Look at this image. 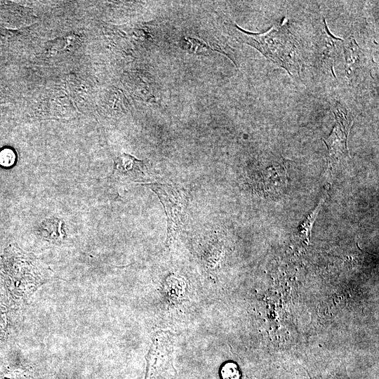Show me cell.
Segmentation results:
<instances>
[{"instance_id": "6da1fadb", "label": "cell", "mask_w": 379, "mask_h": 379, "mask_svg": "<svg viewBox=\"0 0 379 379\" xmlns=\"http://www.w3.org/2000/svg\"><path fill=\"white\" fill-rule=\"evenodd\" d=\"M225 25L229 34L237 41L256 48L291 77L299 75L300 60L286 19L262 34L246 32L232 22Z\"/></svg>"}, {"instance_id": "7a4b0ae2", "label": "cell", "mask_w": 379, "mask_h": 379, "mask_svg": "<svg viewBox=\"0 0 379 379\" xmlns=\"http://www.w3.org/2000/svg\"><path fill=\"white\" fill-rule=\"evenodd\" d=\"M2 260L6 286L18 301L29 298L53 275L47 265L15 244H11L4 250Z\"/></svg>"}, {"instance_id": "3957f363", "label": "cell", "mask_w": 379, "mask_h": 379, "mask_svg": "<svg viewBox=\"0 0 379 379\" xmlns=\"http://www.w3.org/2000/svg\"><path fill=\"white\" fill-rule=\"evenodd\" d=\"M159 197L167 218L166 242L170 244L180 230L188 201V193L178 185L152 182L145 184Z\"/></svg>"}, {"instance_id": "277c9868", "label": "cell", "mask_w": 379, "mask_h": 379, "mask_svg": "<svg viewBox=\"0 0 379 379\" xmlns=\"http://www.w3.org/2000/svg\"><path fill=\"white\" fill-rule=\"evenodd\" d=\"M173 352L172 335L167 331L157 332L147 356L145 379H175Z\"/></svg>"}, {"instance_id": "5b68a950", "label": "cell", "mask_w": 379, "mask_h": 379, "mask_svg": "<svg viewBox=\"0 0 379 379\" xmlns=\"http://www.w3.org/2000/svg\"><path fill=\"white\" fill-rule=\"evenodd\" d=\"M335 123L331 135L324 142L328 148V164L332 165L349 157L347 138L353 120L349 110L336 102L333 107Z\"/></svg>"}, {"instance_id": "8992f818", "label": "cell", "mask_w": 379, "mask_h": 379, "mask_svg": "<svg viewBox=\"0 0 379 379\" xmlns=\"http://www.w3.org/2000/svg\"><path fill=\"white\" fill-rule=\"evenodd\" d=\"M323 28L318 41V52L321 62L332 73L335 60L343 51L344 40L333 36L329 31L326 20H323Z\"/></svg>"}, {"instance_id": "52a82bcc", "label": "cell", "mask_w": 379, "mask_h": 379, "mask_svg": "<svg viewBox=\"0 0 379 379\" xmlns=\"http://www.w3.org/2000/svg\"><path fill=\"white\" fill-rule=\"evenodd\" d=\"M343 50L345 59V72L347 77L352 79L366 68L367 58L352 36L344 40Z\"/></svg>"}, {"instance_id": "ba28073f", "label": "cell", "mask_w": 379, "mask_h": 379, "mask_svg": "<svg viewBox=\"0 0 379 379\" xmlns=\"http://www.w3.org/2000/svg\"><path fill=\"white\" fill-rule=\"evenodd\" d=\"M142 161L123 153L114 160V173L123 180H135L142 174Z\"/></svg>"}, {"instance_id": "9c48e42d", "label": "cell", "mask_w": 379, "mask_h": 379, "mask_svg": "<svg viewBox=\"0 0 379 379\" xmlns=\"http://www.w3.org/2000/svg\"><path fill=\"white\" fill-rule=\"evenodd\" d=\"M17 159L15 151L9 147L0 150V167L9 168L13 167Z\"/></svg>"}, {"instance_id": "30bf717a", "label": "cell", "mask_w": 379, "mask_h": 379, "mask_svg": "<svg viewBox=\"0 0 379 379\" xmlns=\"http://www.w3.org/2000/svg\"><path fill=\"white\" fill-rule=\"evenodd\" d=\"M222 379H239L240 373L237 365L233 362H227L221 368Z\"/></svg>"}, {"instance_id": "8fae6325", "label": "cell", "mask_w": 379, "mask_h": 379, "mask_svg": "<svg viewBox=\"0 0 379 379\" xmlns=\"http://www.w3.org/2000/svg\"><path fill=\"white\" fill-rule=\"evenodd\" d=\"M324 199H322L321 201V202L319 203V204L318 205V206L316 208L315 211H314V212L312 213H311L310 216L304 222V223L302 224V227H301V235L303 237V236H305V238L307 239L308 238V231H310V230H311V227L312 225V223L314 222V220H315V218H317V215L319 213V208L321 207L322 203L324 202Z\"/></svg>"}, {"instance_id": "7c38bea8", "label": "cell", "mask_w": 379, "mask_h": 379, "mask_svg": "<svg viewBox=\"0 0 379 379\" xmlns=\"http://www.w3.org/2000/svg\"><path fill=\"white\" fill-rule=\"evenodd\" d=\"M3 308L0 306V339L4 337L7 329V317Z\"/></svg>"}]
</instances>
